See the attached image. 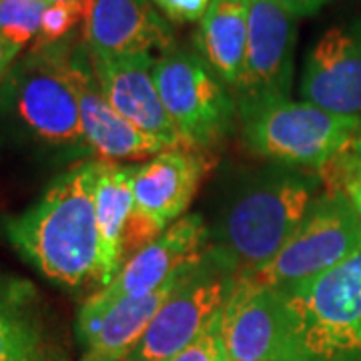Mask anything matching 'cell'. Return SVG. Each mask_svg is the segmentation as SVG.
I'll return each instance as SVG.
<instances>
[{
	"label": "cell",
	"instance_id": "cell-27",
	"mask_svg": "<svg viewBox=\"0 0 361 361\" xmlns=\"http://www.w3.org/2000/svg\"><path fill=\"white\" fill-rule=\"evenodd\" d=\"M20 51H23L20 47H16V44L0 37V85H2L4 77L8 75V71L13 68L14 61L20 54Z\"/></svg>",
	"mask_w": 361,
	"mask_h": 361
},
{
	"label": "cell",
	"instance_id": "cell-25",
	"mask_svg": "<svg viewBox=\"0 0 361 361\" xmlns=\"http://www.w3.org/2000/svg\"><path fill=\"white\" fill-rule=\"evenodd\" d=\"M157 11L165 14V18L175 25L201 23L211 0H151Z\"/></svg>",
	"mask_w": 361,
	"mask_h": 361
},
{
	"label": "cell",
	"instance_id": "cell-11",
	"mask_svg": "<svg viewBox=\"0 0 361 361\" xmlns=\"http://www.w3.org/2000/svg\"><path fill=\"white\" fill-rule=\"evenodd\" d=\"M297 18L269 0H249V40L237 106L289 99L293 85Z\"/></svg>",
	"mask_w": 361,
	"mask_h": 361
},
{
	"label": "cell",
	"instance_id": "cell-13",
	"mask_svg": "<svg viewBox=\"0 0 361 361\" xmlns=\"http://www.w3.org/2000/svg\"><path fill=\"white\" fill-rule=\"evenodd\" d=\"M299 94L327 113L361 118V20L323 32L305 56Z\"/></svg>",
	"mask_w": 361,
	"mask_h": 361
},
{
	"label": "cell",
	"instance_id": "cell-5",
	"mask_svg": "<svg viewBox=\"0 0 361 361\" xmlns=\"http://www.w3.org/2000/svg\"><path fill=\"white\" fill-rule=\"evenodd\" d=\"M253 155L273 165L319 173L361 137V118L339 116L291 99L237 106Z\"/></svg>",
	"mask_w": 361,
	"mask_h": 361
},
{
	"label": "cell",
	"instance_id": "cell-15",
	"mask_svg": "<svg viewBox=\"0 0 361 361\" xmlns=\"http://www.w3.org/2000/svg\"><path fill=\"white\" fill-rule=\"evenodd\" d=\"M85 42L92 56H123L175 47L173 30L151 0H89Z\"/></svg>",
	"mask_w": 361,
	"mask_h": 361
},
{
	"label": "cell",
	"instance_id": "cell-12",
	"mask_svg": "<svg viewBox=\"0 0 361 361\" xmlns=\"http://www.w3.org/2000/svg\"><path fill=\"white\" fill-rule=\"evenodd\" d=\"M71 73L77 90L82 133L97 161H147L161 151L171 149L130 125L109 104L94 75L92 56L85 39L71 51Z\"/></svg>",
	"mask_w": 361,
	"mask_h": 361
},
{
	"label": "cell",
	"instance_id": "cell-4",
	"mask_svg": "<svg viewBox=\"0 0 361 361\" xmlns=\"http://www.w3.org/2000/svg\"><path fill=\"white\" fill-rule=\"evenodd\" d=\"M277 293V361H361V249L331 271Z\"/></svg>",
	"mask_w": 361,
	"mask_h": 361
},
{
	"label": "cell",
	"instance_id": "cell-16",
	"mask_svg": "<svg viewBox=\"0 0 361 361\" xmlns=\"http://www.w3.org/2000/svg\"><path fill=\"white\" fill-rule=\"evenodd\" d=\"M197 263L179 271L151 295L125 299L104 311L78 310L75 329H77L78 341L85 349L82 361L125 360L127 353L141 339L149 323L153 322L159 310L167 303L169 297L175 293V289L183 283V279Z\"/></svg>",
	"mask_w": 361,
	"mask_h": 361
},
{
	"label": "cell",
	"instance_id": "cell-23",
	"mask_svg": "<svg viewBox=\"0 0 361 361\" xmlns=\"http://www.w3.org/2000/svg\"><path fill=\"white\" fill-rule=\"evenodd\" d=\"M325 189L341 191L361 219V137L334 163L319 171Z\"/></svg>",
	"mask_w": 361,
	"mask_h": 361
},
{
	"label": "cell",
	"instance_id": "cell-18",
	"mask_svg": "<svg viewBox=\"0 0 361 361\" xmlns=\"http://www.w3.org/2000/svg\"><path fill=\"white\" fill-rule=\"evenodd\" d=\"M0 361H63L39 289L11 273H0Z\"/></svg>",
	"mask_w": 361,
	"mask_h": 361
},
{
	"label": "cell",
	"instance_id": "cell-20",
	"mask_svg": "<svg viewBox=\"0 0 361 361\" xmlns=\"http://www.w3.org/2000/svg\"><path fill=\"white\" fill-rule=\"evenodd\" d=\"M249 40V0H211L195 37L197 54L221 78L237 87L243 77Z\"/></svg>",
	"mask_w": 361,
	"mask_h": 361
},
{
	"label": "cell",
	"instance_id": "cell-19",
	"mask_svg": "<svg viewBox=\"0 0 361 361\" xmlns=\"http://www.w3.org/2000/svg\"><path fill=\"white\" fill-rule=\"evenodd\" d=\"M94 213L101 239V289H104L125 265V241L135 213L133 165L99 161Z\"/></svg>",
	"mask_w": 361,
	"mask_h": 361
},
{
	"label": "cell",
	"instance_id": "cell-17",
	"mask_svg": "<svg viewBox=\"0 0 361 361\" xmlns=\"http://www.w3.org/2000/svg\"><path fill=\"white\" fill-rule=\"evenodd\" d=\"M231 361H277L281 341V303L273 287L237 277L221 315Z\"/></svg>",
	"mask_w": 361,
	"mask_h": 361
},
{
	"label": "cell",
	"instance_id": "cell-26",
	"mask_svg": "<svg viewBox=\"0 0 361 361\" xmlns=\"http://www.w3.org/2000/svg\"><path fill=\"white\" fill-rule=\"evenodd\" d=\"M269 2L299 18V16H311L317 11H322L323 6L329 4L331 0H269Z\"/></svg>",
	"mask_w": 361,
	"mask_h": 361
},
{
	"label": "cell",
	"instance_id": "cell-24",
	"mask_svg": "<svg viewBox=\"0 0 361 361\" xmlns=\"http://www.w3.org/2000/svg\"><path fill=\"white\" fill-rule=\"evenodd\" d=\"M221 315H223V311L189 348H185L169 361H231L225 339H223Z\"/></svg>",
	"mask_w": 361,
	"mask_h": 361
},
{
	"label": "cell",
	"instance_id": "cell-6",
	"mask_svg": "<svg viewBox=\"0 0 361 361\" xmlns=\"http://www.w3.org/2000/svg\"><path fill=\"white\" fill-rule=\"evenodd\" d=\"M153 78L185 147L211 149L231 135L237 103L197 52L169 49L155 61Z\"/></svg>",
	"mask_w": 361,
	"mask_h": 361
},
{
	"label": "cell",
	"instance_id": "cell-3",
	"mask_svg": "<svg viewBox=\"0 0 361 361\" xmlns=\"http://www.w3.org/2000/svg\"><path fill=\"white\" fill-rule=\"evenodd\" d=\"M73 39L30 49L0 85V121L16 137L66 159L92 155L71 73Z\"/></svg>",
	"mask_w": 361,
	"mask_h": 361
},
{
	"label": "cell",
	"instance_id": "cell-2",
	"mask_svg": "<svg viewBox=\"0 0 361 361\" xmlns=\"http://www.w3.org/2000/svg\"><path fill=\"white\" fill-rule=\"evenodd\" d=\"M319 173L269 165L227 197L211 233V249L237 277H251L283 249L322 193Z\"/></svg>",
	"mask_w": 361,
	"mask_h": 361
},
{
	"label": "cell",
	"instance_id": "cell-22",
	"mask_svg": "<svg viewBox=\"0 0 361 361\" xmlns=\"http://www.w3.org/2000/svg\"><path fill=\"white\" fill-rule=\"evenodd\" d=\"M49 2L51 0H0V37L20 49L35 42Z\"/></svg>",
	"mask_w": 361,
	"mask_h": 361
},
{
	"label": "cell",
	"instance_id": "cell-14",
	"mask_svg": "<svg viewBox=\"0 0 361 361\" xmlns=\"http://www.w3.org/2000/svg\"><path fill=\"white\" fill-rule=\"evenodd\" d=\"M92 66L106 101L118 115L167 147H185L159 97L151 54L92 56Z\"/></svg>",
	"mask_w": 361,
	"mask_h": 361
},
{
	"label": "cell",
	"instance_id": "cell-9",
	"mask_svg": "<svg viewBox=\"0 0 361 361\" xmlns=\"http://www.w3.org/2000/svg\"><path fill=\"white\" fill-rule=\"evenodd\" d=\"M207 169V157L189 147H171L142 165H133L135 213L125 241V263L185 217Z\"/></svg>",
	"mask_w": 361,
	"mask_h": 361
},
{
	"label": "cell",
	"instance_id": "cell-7",
	"mask_svg": "<svg viewBox=\"0 0 361 361\" xmlns=\"http://www.w3.org/2000/svg\"><path fill=\"white\" fill-rule=\"evenodd\" d=\"M361 249V219L341 191L325 189L283 249L269 265L251 275L253 281L273 289L305 283Z\"/></svg>",
	"mask_w": 361,
	"mask_h": 361
},
{
	"label": "cell",
	"instance_id": "cell-8",
	"mask_svg": "<svg viewBox=\"0 0 361 361\" xmlns=\"http://www.w3.org/2000/svg\"><path fill=\"white\" fill-rule=\"evenodd\" d=\"M235 283V271L209 247L123 361L173 360L223 311Z\"/></svg>",
	"mask_w": 361,
	"mask_h": 361
},
{
	"label": "cell",
	"instance_id": "cell-21",
	"mask_svg": "<svg viewBox=\"0 0 361 361\" xmlns=\"http://www.w3.org/2000/svg\"><path fill=\"white\" fill-rule=\"evenodd\" d=\"M89 0H51L42 13L39 37L32 42V49L52 47L73 39L80 23L87 20Z\"/></svg>",
	"mask_w": 361,
	"mask_h": 361
},
{
	"label": "cell",
	"instance_id": "cell-10",
	"mask_svg": "<svg viewBox=\"0 0 361 361\" xmlns=\"http://www.w3.org/2000/svg\"><path fill=\"white\" fill-rule=\"evenodd\" d=\"M211 247V233L205 219L197 213L185 215L137 251L121 267L104 289L92 293L80 310L104 311L125 299L151 295L179 271L197 263Z\"/></svg>",
	"mask_w": 361,
	"mask_h": 361
},
{
	"label": "cell",
	"instance_id": "cell-1",
	"mask_svg": "<svg viewBox=\"0 0 361 361\" xmlns=\"http://www.w3.org/2000/svg\"><path fill=\"white\" fill-rule=\"evenodd\" d=\"M99 161H80L42 191L25 213L2 221L6 241L42 277L65 289L99 285L101 239L94 213Z\"/></svg>",
	"mask_w": 361,
	"mask_h": 361
}]
</instances>
